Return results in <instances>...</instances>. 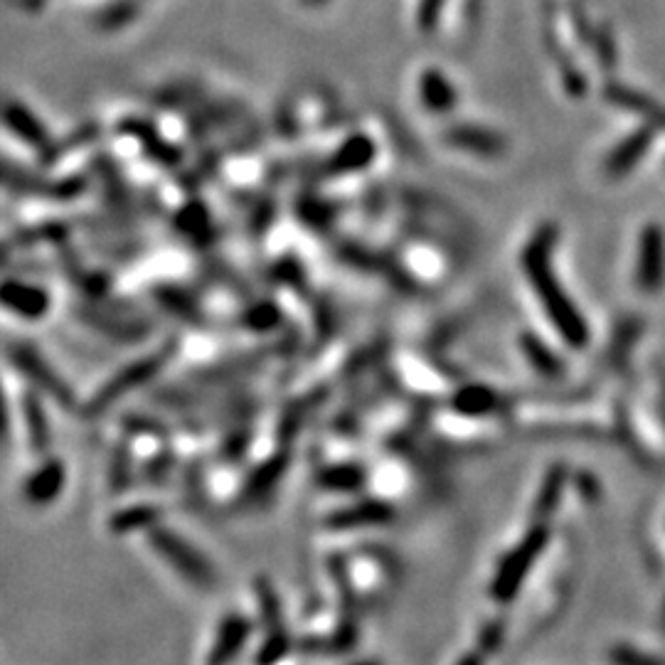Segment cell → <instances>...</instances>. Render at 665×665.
I'll return each mask as SVG.
<instances>
[{
    "mask_svg": "<svg viewBox=\"0 0 665 665\" xmlns=\"http://www.w3.org/2000/svg\"><path fill=\"white\" fill-rule=\"evenodd\" d=\"M557 242V230L552 225L540 227L528 247L523 249V271L528 276L530 286L535 289L537 299H540L542 308H545L547 318L555 323L562 338L569 345H584L587 343V323H584L579 308L569 301L567 291L557 281L555 266H552V249Z\"/></svg>",
    "mask_w": 665,
    "mask_h": 665,
    "instance_id": "6da1fadb",
    "label": "cell"
},
{
    "mask_svg": "<svg viewBox=\"0 0 665 665\" xmlns=\"http://www.w3.org/2000/svg\"><path fill=\"white\" fill-rule=\"evenodd\" d=\"M148 542H151L153 552H156L180 579H185V582L193 584V587H212V584L217 582V572L215 567H212V562L202 555L198 547H193L185 537H180L178 532L156 525V528L148 532Z\"/></svg>",
    "mask_w": 665,
    "mask_h": 665,
    "instance_id": "7a4b0ae2",
    "label": "cell"
},
{
    "mask_svg": "<svg viewBox=\"0 0 665 665\" xmlns=\"http://www.w3.org/2000/svg\"><path fill=\"white\" fill-rule=\"evenodd\" d=\"M173 353H175V345L168 343V345H163L161 350H156V353L146 355V358H141V360H133V363L121 367V370L116 372V375L111 377L104 387H101L97 395L89 399V404L84 407V414H87V417H99L101 412H106L109 407H114L121 397H126L133 390H138V387L148 385V382H151L153 377H156L158 372L168 365V360L173 358Z\"/></svg>",
    "mask_w": 665,
    "mask_h": 665,
    "instance_id": "3957f363",
    "label": "cell"
},
{
    "mask_svg": "<svg viewBox=\"0 0 665 665\" xmlns=\"http://www.w3.org/2000/svg\"><path fill=\"white\" fill-rule=\"evenodd\" d=\"M547 542V530L545 528H532L523 540L518 542L515 550H510L505 555V560L498 565L496 577L491 582V597L496 601H510L518 594V589L523 587L525 577H528L530 567L535 565V560L540 557L542 547Z\"/></svg>",
    "mask_w": 665,
    "mask_h": 665,
    "instance_id": "277c9868",
    "label": "cell"
},
{
    "mask_svg": "<svg viewBox=\"0 0 665 665\" xmlns=\"http://www.w3.org/2000/svg\"><path fill=\"white\" fill-rule=\"evenodd\" d=\"M8 358L15 365V370L23 372L25 380L37 387L42 395L52 397L57 404H65V407L74 402V395L67 382L57 375L55 367L47 363L33 345L20 343V340L18 343H8Z\"/></svg>",
    "mask_w": 665,
    "mask_h": 665,
    "instance_id": "5b68a950",
    "label": "cell"
},
{
    "mask_svg": "<svg viewBox=\"0 0 665 665\" xmlns=\"http://www.w3.org/2000/svg\"><path fill=\"white\" fill-rule=\"evenodd\" d=\"M638 286L643 291H658L665 279V242L661 227L648 225L638 247Z\"/></svg>",
    "mask_w": 665,
    "mask_h": 665,
    "instance_id": "8992f818",
    "label": "cell"
},
{
    "mask_svg": "<svg viewBox=\"0 0 665 665\" xmlns=\"http://www.w3.org/2000/svg\"><path fill=\"white\" fill-rule=\"evenodd\" d=\"M395 518V510L385 500H358L348 508L333 510L326 518V525L333 530H350V528H372V525H385Z\"/></svg>",
    "mask_w": 665,
    "mask_h": 665,
    "instance_id": "52a82bcc",
    "label": "cell"
},
{
    "mask_svg": "<svg viewBox=\"0 0 665 665\" xmlns=\"http://www.w3.org/2000/svg\"><path fill=\"white\" fill-rule=\"evenodd\" d=\"M604 99L609 101V104L619 106V109L633 111V114L643 116L651 129L665 131V106L658 104L656 99L648 97V94L626 87V84L609 82L604 87Z\"/></svg>",
    "mask_w": 665,
    "mask_h": 665,
    "instance_id": "ba28073f",
    "label": "cell"
},
{
    "mask_svg": "<svg viewBox=\"0 0 665 665\" xmlns=\"http://www.w3.org/2000/svg\"><path fill=\"white\" fill-rule=\"evenodd\" d=\"M651 143H653L651 126L629 133V136H626L619 146H614V151L606 156V161H604L606 178H611V180L624 178L629 170H633L638 163H641V158L646 156V151L651 148Z\"/></svg>",
    "mask_w": 665,
    "mask_h": 665,
    "instance_id": "9c48e42d",
    "label": "cell"
},
{
    "mask_svg": "<svg viewBox=\"0 0 665 665\" xmlns=\"http://www.w3.org/2000/svg\"><path fill=\"white\" fill-rule=\"evenodd\" d=\"M3 306L8 311L18 313L20 318L28 321H37L47 313L50 308V296L45 289L33 284H23V281H5L3 286Z\"/></svg>",
    "mask_w": 665,
    "mask_h": 665,
    "instance_id": "30bf717a",
    "label": "cell"
},
{
    "mask_svg": "<svg viewBox=\"0 0 665 665\" xmlns=\"http://www.w3.org/2000/svg\"><path fill=\"white\" fill-rule=\"evenodd\" d=\"M249 633H252V626H249L244 616H227L222 621L220 631H217L215 646H212L207 665H230L242 653V648L247 646Z\"/></svg>",
    "mask_w": 665,
    "mask_h": 665,
    "instance_id": "8fae6325",
    "label": "cell"
},
{
    "mask_svg": "<svg viewBox=\"0 0 665 665\" xmlns=\"http://www.w3.org/2000/svg\"><path fill=\"white\" fill-rule=\"evenodd\" d=\"M62 486H65V466H62V461H45L25 481V498L33 505H47L60 496Z\"/></svg>",
    "mask_w": 665,
    "mask_h": 665,
    "instance_id": "7c38bea8",
    "label": "cell"
},
{
    "mask_svg": "<svg viewBox=\"0 0 665 665\" xmlns=\"http://www.w3.org/2000/svg\"><path fill=\"white\" fill-rule=\"evenodd\" d=\"M23 422H25V432H28V441L33 446V451L37 456L47 454L52 444V434H50V422L45 417V409H42L40 397L25 395L23 397Z\"/></svg>",
    "mask_w": 665,
    "mask_h": 665,
    "instance_id": "4fadbf2b",
    "label": "cell"
},
{
    "mask_svg": "<svg viewBox=\"0 0 665 665\" xmlns=\"http://www.w3.org/2000/svg\"><path fill=\"white\" fill-rule=\"evenodd\" d=\"M158 518H161V510L153 508V505L138 503L111 515L109 528L111 532H116V535H129V532L138 530L151 532L158 525Z\"/></svg>",
    "mask_w": 665,
    "mask_h": 665,
    "instance_id": "5bb4252c",
    "label": "cell"
},
{
    "mask_svg": "<svg viewBox=\"0 0 665 665\" xmlns=\"http://www.w3.org/2000/svg\"><path fill=\"white\" fill-rule=\"evenodd\" d=\"M367 481V471L358 464H338V466H328L318 473V483L328 491H338V493H353L360 491Z\"/></svg>",
    "mask_w": 665,
    "mask_h": 665,
    "instance_id": "9a60e30c",
    "label": "cell"
},
{
    "mask_svg": "<svg viewBox=\"0 0 665 665\" xmlns=\"http://www.w3.org/2000/svg\"><path fill=\"white\" fill-rule=\"evenodd\" d=\"M451 407L464 417H483V414H491L498 407V397L488 387L471 385L456 392L454 399H451Z\"/></svg>",
    "mask_w": 665,
    "mask_h": 665,
    "instance_id": "2e32d148",
    "label": "cell"
},
{
    "mask_svg": "<svg viewBox=\"0 0 665 665\" xmlns=\"http://www.w3.org/2000/svg\"><path fill=\"white\" fill-rule=\"evenodd\" d=\"M289 651H291L289 631H271L264 636L257 656H254V665H276L289 656Z\"/></svg>",
    "mask_w": 665,
    "mask_h": 665,
    "instance_id": "e0dca14e",
    "label": "cell"
},
{
    "mask_svg": "<svg viewBox=\"0 0 665 665\" xmlns=\"http://www.w3.org/2000/svg\"><path fill=\"white\" fill-rule=\"evenodd\" d=\"M523 350H525V355H528L530 365L535 367V370H540L542 375H547V377L562 375V365L557 363L555 358H552L550 350H547L545 345H542L537 338H532V335H525Z\"/></svg>",
    "mask_w": 665,
    "mask_h": 665,
    "instance_id": "ac0fdd59",
    "label": "cell"
},
{
    "mask_svg": "<svg viewBox=\"0 0 665 665\" xmlns=\"http://www.w3.org/2000/svg\"><path fill=\"white\" fill-rule=\"evenodd\" d=\"M281 471H284V466H281L279 459L266 461V464L259 468L257 476L247 483V496H264V491H269V488L279 481Z\"/></svg>",
    "mask_w": 665,
    "mask_h": 665,
    "instance_id": "d6986e66",
    "label": "cell"
},
{
    "mask_svg": "<svg viewBox=\"0 0 665 665\" xmlns=\"http://www.w3.org/2000/svg\"><path fill=\"white\" fill-rule=\"evenodd\" d=\"M592 45H594V50H597L601 67L614 69V65H616V45H614V35L609 33V28L594 30Z\"/></svg>",
    "mask_w": 665,
    "mask_h": 665,
    "instance_id": "ffe728a7",
    "label": "cell"
},
{
    "mask_svg": "<svg viewBox=\"0 0 665 665\" xmlns=\"http://www.w3.org/2000/svg\"><path fill=\"white\" fill-rule=\"evenodd\" d=\"M560 486H562V471H550V476H547L545 486H542V493L540 498H537V513H547V510H552V505L557 503V498H560Z\"/></svg>",
    "mask_w": 665,
    "mask_h": 665,
    "instance_id": "44dd1931",
    "label": "cell"
},
{
    "mask_svg": "<svg viewBox=\"0 0 665 665\" xmlns=\"http://www.w3.org/2000/svg\"><path fill=\"white\" fill-rule=\"evenodd\" d=\"M614 663L616 665H663L661 661H656V658L638 653L636 648H616Z\"/></svg>",
    "mask_w": 665,
    "mask_h": 665,
    "instance_id": "7402d4cb",
    "label": "cell"
},
{
    "mask_svg": "<svg viewBox=\"0 0 665 665\" xmlns=\"http://www.w3.org/2000/svg\"><path fill=\"white\" fill-rule=\"evenodd\" d=\"M119 454V451H116ZM126 483H129V451H126V446L121 449V454L116 456V464L111 468V486L114 488H124Z\"/></svg>",
    "mask_w": 665,
    "mask_h": 665,
    "instance_id": "603a6c76",
    "label": "cell"
},
{
    "mask_svg": "<svg viewBox=\"0 0 665 665\" xmlns=\"http://www.w3.org/2000/svg\"><path fill=\"white\" fill-rule=\"evenodd\" d=\"M500 638H503V631H500L498 624L486 626V629L481 631V638H478V641H481V651H486V653L496 651Z\"/></svg>",
    "mask_w": 665,
    "mask_h": 665,
    "instance_id": "cb8c5ba5",
    "label": "cell"
},
{
    "mask_svg": "<svg viewBox=\"0 0 665 665\" xmlns=\"http://www.w3.org/2000/svg\"><path fill=\"white\" fill-rule=\"evenodd\" d=\"M456 665H483V658H481V653L471 651V653H466V656H461Z\"/></svg>",
    "mask_w": 665,
    "mask_h": 665,
    "instance_id": "d4e9b609",
    "label": "cell"
},
{
    "mask_svg": "<svg viewBox=\"0 0 665 665\" xmlns=\"http://www.w3.org/2000/svg\"><path fill=\"white\" fill-rule=\"evenodd\" d=\"M350 665H382V663L375 661V658H365V661H355V663H350Z\"/></svg>",
    "mask_w": 665,
    "mask_h": 665,
    "instance_id": "484cf974",
    "label": "cell"
}]
</instances>
